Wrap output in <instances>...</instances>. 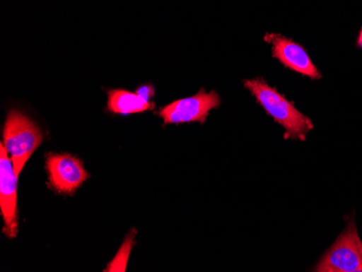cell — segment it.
Here are the masks:
<instances>
[{
	"mask_svg": "<svg viewBox=\"0 0 362 272\" xmlns=\"http://www.w3.org/2000/svg\"><path fill=\"white\" fill-rule=\"evenodd\" d=\"M221 105V98L215 90L206 93L201 88L197 95L189 98L174 101L166 107H162L158 114L168 124L199 123L204 124L211 110Z\"/></svg>",
	"mask_w": 362,
	"mask_h": 272,
	"instance_id": "4",
	"label": "cell"
},
{
	"mask_svg": "<svg viewBox=\"0 0 362 272\" xmlns=\"http://www.w3.org/2000/svg\"><path fill=\"white\" fill-rule=\"evenodd\" d=\"M134 235H127L123 245L119 249V253L115 256V259L110 263L105 271H125L127 266L128 259H129L130 252L133 249Z\"/></svg>",
	"mask_w": 362,
	"mask_h": 272,
	"instance_id": "9",
	"label": "cell"
},
{
	"mask_svg": "<svg viewBox=\"0 0 362 272\" xmlns=\"http://www.w3.org/2000/svg\"><path fill=\"white\" fill-rule=\"evenodd\" d=\"M244 87L255 97L262 109L284 128L286 139L290 138L304 141L307 134L314 129L311 119L300 113L294 103L290 102L276 88L270 87L265 79H246Z\"/></svg>",
	"mask_w": 362,
	"mask_h": 272,
	"instance_id": "1",
	"label": "cell"
},
{
	"mask_svg": "<svg viewBox=\"0 0 362 272\" xmlns=\"http://www.w3.org/2000/svg\"><path fill=\"white\" fill-rule=\"evenodd\" d=\"M18 176L5 146L0 149V208L7 237L18 235Z\"/></svg>",
	"mask_w": 362,
	"mask_h": 272,
	"instance_id": "6",
	"label": "cell"
},
{
	"mask_svg": "<svg viewBox=\"0 0 362 272\" xmlns=\"http://www.w3.org/2000/svg\"><path fill=\"white\" fill-rule=\"evenodd\" d=\"M315 271L362 272V243L355 221H349L346 230L322 256Z\"/></svg>",
	"mask_w": 362,
	"mask_h": 272,
	"instance_id": "3",
	"label": "cell"
},
{
	"mask_svg": "<svg viewBox=\"0 0 362 272\" xmlns=\"http://www.w3.org/2000/svg\"><path fill=\"white\" fill-rule=\"evenodd\" d=\"M154 107L156 105L153 102L146 101L137 93H130L123 89L107 90V110L115 114H136L149 111Z\"/></svg>",
	"mask_w": 362,
	"mask_h": 272,
	"instance_id": "8",
	"label": "cell"
},
{
	"mask_svg": "<svg viewBox=\"0 0 362 272\" xmlns=\"http://www.w3.org/2000/svg\"><path fill=\"white\" fill-rule=\"evenodd\" d=\"M46 168L49 184L59 194H74L89 178L83 162L68 153L47 154Z\"/></svg>",
	"mask_w": 362,
	"mask_h": 272,
	"instance_id": "5",
	"label": "cell"
},
{
	"mask_svg": "<svg viewBox=\"0 0 362 272\" xmlns=\"http://www.w3.org/2000/svg\"><path fill=\"white\" fill-rule=\"evenodd\" d=\"M357 46L359 47V48H362V28L361 30H360L359 35H358Z\"/></svg>",
	"mask_w": 362,
	"mask_h": 272,
	"instance_id": "11",
	"label": "cell"
},
{
	"mask_svg": "<svg viewBox=\"0 0 362 272\" xmlns=\"http://www.w3.org/2000/svg\"><path fill=\"white\" fill-rule=\"evenodd\" d=\"M265 40L272 44V57L286 69L311 79L322 78L304 47L280 34H267Z\"/></svg>",
	"mask_w": 362,
	"mask_h": 272,
	"instance_id": "7",
	"label": "cell"
},
{
	"mask_svg": "<svg viewBox=\"0 0 362 272\" xmlns=\"http://www.w3.org/2000/svg\"><path fill=\"white\" fill-rule=\"evenodd\" d=\"M42 142L40 128L19 110H10L4 127V146L18 177Z\"/></svg>",
	"mask_w": 362,
	"mask_h": 272,
	"instance_id": "2",
	"label": "cell"
},
{
	"mask_svg": "<svg viewBox=\"0 0 362 272\" xmlns=\"http://www.w3.org/2000/svg\"><path fill=\"white\" fill-rule=\"evenodd\" d=\"M137 93L141 95L142 98L146 99V101H150V99L153 97L156 90L151 85H144V86L139 87Z\"/></svg>",
	"mask_w": 362,
	"mask_h": 272,
	"instance_id": "10",
	"label": "cell"
}]
</instances>
